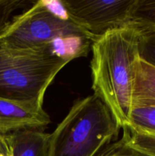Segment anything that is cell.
Listing matches in <instances>:
<instances>
[{
  "instance_id": "6da1fadb",
  "label": "cell",
  "mask_w": 155,
  "mask_h": 156,
  "mask_svg": "<svg viewBox=\"0 0 155 156\" xmlns=\"http://www.w3.org/2000/svg\"><path fill=\"white\" fill-rule=\"evenodd\" d=\"M141 30L133 24L114 29L91 45L94 94L109 108L120 128L129 123Z\"/></svg>"
},
{
  "instance_id": "7a4b0ae2",
  "label": "cell",
  "mask_w": 155,
  "mask_h": 156,
  "mask_svg": "<svg viewBox=\"0 0 155 156\" xmlns=\"http://www.w3.org/2000/svg\"><path fill=\"white\" fill-rule=\"evenodd\" d=\"M95 38L50 2L36 1L0 27V44L20 50H48L73 60L86 56Z\"/></svg>"
},
{
  "instance_id": "3957f363",
  "label": "cell",
  "mask_w": 155,
  "mask_h": 156,
  "mask_svg": "<svg viewBox=\"0 0 155 156\" xmlns=\"http://www.w3.org/2000/svg\"><path fill=\"white\" fill-rule=\"evenodd\" d=\"M119 129L99 98L79 99L50 134V156H96L115 140Z\"/></svg>"
},
{
  "instance_id": "277c9868",
  "label": "cell",
  "mask_w": 155,
  "mask_h": 156,
  "mask_svg": "<svg viewBox=\"0 0 155 156\" xmlns=\"http://www.w3.org/2000/svg\"><path fill=\"white\" fill-rule=\"evenodd\" d=\"M68 59L48 50H20L0 44V96L43 104L46 91Z\"/></svg>"
},
{
  "instance_id": "5b68a950",
  "label": "cell",
  "mask_w": 155,
  "mask_h": 156,
  "mask_svg": "<svg viewBox=\"0 0 155 156\" xmlns=\"http://www.w3.org/2000/svg\"><path fill=\"white\" fill-rule=\"evenodd\" d=\"M135 0H61L65 15L95 39L106 32L130 24Z\"/></svg>"
},
{
  "instance_id": "8992f818",
  "label": "cell",
  "mask_w": 155,
  "mask_h": 156,
  "mask_svg": "<svg viewBox=\"0 0 155 156\" xmlns=\"http://www.w3.org/2000/svg\"><path fill=\"white\" fill-rule=\"evenodd\" d=\"M50 122L43 104L12 100L0 96V136L27 129L43 131Z\"/></svg>"
},
{
  "instance_id": "52a82bcc",
  "label": "cell",
  "mask_w": 155,
  "mask_h": 156,
  "mask_svg": "<svg viewBox=\"0 0 155 156\" xmlns=\"http://www.w3.org/2000/svg\"><path fill=\"white\" fill-rule=\"evenodd\" d=\"M129 144L149 156H155V107L132 106L129 123L122 128Z\"/></svg>"
},
{
  "instance_id": "ba28073f",
  "label": "cell",
  "mask_w": 155,
  "mask_h": 156,
  "mask_svg": "<svg viewBox=\"0 0 155 156\" xmlns=\"http://www.w3.org/2000/svg\"><path fill=\"white\" fill-rule=\"evenodd\" d=\"M12 156H50V134L27 129L5 136Z\"/></svg>"
},
{
  "instance_id": "9c48e42d",
  "label": "cell",
  "mask_w": 155,
  "mask_h": 156,
  "mask_svg": "<svg viewBox=\"0 0 155 156\" xmlns=\"http://www.w3.org/2000/svg\"><path fill=\"white\" fill-rule=\"evenodd\" d=\"M132 106L155 107V66L140 57L135 66Z\"/></svg>"
},
{
  "instance_id": "30bf717a",
  "label": "cell",
  "mask_w": 155,
  "mask_h": 156,
  "mask_svg": "<svg viewBox=\"0 0 155 156\" xmlns=\"http://www.w3.org/2000/svg\"><path fill=\"white\" fill-rule=\"evenodd\" d=\"M129 21L141 33L155 31V0H135L129 15Z\"/></svg>"
},
{
  "instance_id": "8fae6325",
  "label": "cell",
  "mask_w": 155,
  "mask_h": 156,
  "mask_svg": "<svg viewBox=\"0 0 155 156\" xmlns=\"http://www.w3.org/2000/svg\"><path fill=\"white\" fill-rule=\"evenodd\" d=\"M96 156H149L131 146L124 134L118 141L109 143Z\"/></svg>"
},
{
  "instance_id": "7c38bea8",
  "label": "cell",
  "mask_w": 155,
  "mask_h": 156,
  "mask_svg": "<svg viewBox=\"0 0 155 156\" xmlns=\"http://www.w3.org/2000/svg\"><path fill=\"white\" fill-rule=\"evenodd\" d=\"M138 50L140 59L155 66V31L141 33Z\"/></svg>"
},
{
  "instance_id": "4fadbf2b",
  "label": "cell",
  "mask_w": 155,
  "mask_h": 156,
  "mask_svg": "<svg viewBox=\"0 0 155 156\" xmlns=\"http://www.w3.org/2000/svg\"><path fill=\"white\" fill-rule=\"evenodd\" d=\"M36 1L30 0H0V21L7 23L12 18V15L20 9L30 8Z\"/></svg>"
},
{
  "instance_id": "5bb4252c",
  "label": "cell",
  "mask_w": 155,
  "mask_h": 156,
  "mask_svg": "<svg viewBox=\"0 0 155 156\" xmlns=\"http://www.w3.org/2000/svg\"><path fill=\"white\" fill-rule=\"evenodd\" d=\"M4 136H0V147H1L2 144L3 143V140H4Z\"/></svg>"
}]
</instances>
